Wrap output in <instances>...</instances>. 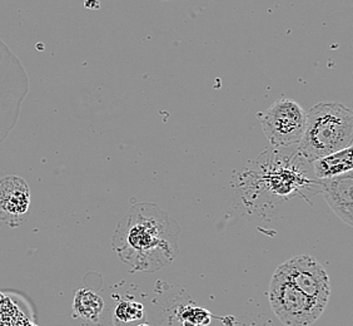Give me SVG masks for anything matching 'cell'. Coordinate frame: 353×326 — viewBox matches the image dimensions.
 I'll use <instances>...</instances> for the list:
<instances>
[{"label":"cell","instance_id":"1","mask_svg":"<svg viewBox=\"0 0 353 326\" xmlns=\"http://www.w3.org/2000/svg\"><path fill=\"white\" fill-rule=\"evenodd\" d=\"M181 226L170 213L150 202L133 204L112 238V247L133 271L156 272L173 264L179 252Z\"/></svg>","mask_w":353,"mask_h":326},{"label":"cell","instance_id":"2","mask_svg":"<svg viewBox=\"0 0 353 326\" xmlns=\"http://www.w3.org/2000/svg\"><path fill=\"white\" fill-rule=\"evenodd\" d=\"M353 112L337 102L319 103L306 112V124L297 146L307 162L351 147Z\"/></svg>","mask_w":353,"mask_h":326},{"label":"cell","instance_id":"3","mask_svg":"<svg viewBox=\"0 0 353 326\" xmlns=\"http://www.w3.org/2000/svg\"><path fill=\"white\" fill-rule=\"evenodd\" d=\"M29 93V77L21 59L0 39V143L19 121L21 104Z\"/></svg>","mask_w":353,"mask_h":326},{"label":"cell","instance_id":"4","mask_svg":"<svg viewBox=\"0 0 353 326\" xmlns=\"http://www.w3.org/2000/svg\"><path fill=\"white\" fill-rule=\"evenodd\" d=\"M268 300L273 313L285 326H311L326 310V305L307 296L277 271L272 275Z\"/></svg>","mask_w":353,"mask_h":326},{"label":"cell","instance_id":"5","mask_svg":"<svg viewBox=\"0 0 353 326\" xmlns=\"http://www.w3.org/2000/svg\"><path fill=\"white\" fill-rule=\"evenodd\" d=\"M262 131L272 147H297L305 131L306 111L287 97H281L259 115Z\"/></svg>","mask_w":353,"mask_h":326},{"label":"cell","instance_id":"6","mask_svg":"<svg viewBox=\"0 0 353 326\" xmlns=\"http://www.w3.org/2000/svg\"><path fill=\"white\" fill-rule=\"evenodd\" d=\"M276 271L307 296L317 300L323 305L328 304L331 296L330 278L323 266L313 256H293L279 265Z\"/></svg>","mask_w":353,"mask_h":326},{"label":"cell","instance_id":"7","mask_svg":"<svg viewBox=\"0 0 353 326\" xmlns=\"http://www.w3.org/2000/svg\"><path fill=\"white\" fill-rule=\"evenodd\" d=\"M319 190L341 221L353 226V171L328 180H321Z\"/></svg>","mask_w":353,"mask_h":326},{"label":"cell","instance_id":"8","mask_svg":"<svg viewBox=\"0 0 353 326\" xmlns=\"http://www.w3.org/2000/svg\"><path fill=\"white\" fill-rule=\"evenodd\" d=\"M30 204V191L26 180L6 176L0 180V210L10 215H24Z\"/></svg>","mask_w":353,"mask_h":326},{"label":"cell","instance_id":"9","mask_svg":"<svg viewBox=\"0 0 353 326\" xmlns=\"http://www.w3.org/2000/svg\"><path fill=\"white\" fill-rule=\"evenodd\" d=\"M311 166L317 181L348 173L353 171L352 146L328 156L321 157L311 162Z\"/></svg>","mask_w":353,"mask_h":326},{"label":"cell","instance_id":"10","mask_svg":"<svg viewBox=\"0 0 353 326\" xmlns=\"http://www.w3.org/2000/svg\"><path fill=\"white\" fill-rule=\"evenodd\" d=\"M104 309L102 298L88 289H81L75 292L73 300V313L75 318L98 321Z\"/></svg>","mask_w":353,"mask_h":326},{"label":"cell","instance_id":"11","mask_svg":"<svg viewBox=\"0 0 353 326\" xmlns=\"http://www.w3.org/2000/svg\"><path fill=\"white\" fill-rule=\"evenodd\" d=\"M145 320V309L136 301H122L117 305L113 314L116 326H137Z\"/></svg>","mask_w":353,"mask_h":326},{"label":"cell","instance_id":"12","mask_svg":"<svg viewBox=\"0 0 353 326\" xmlns=\"http://www.w3.org/2000/svg\"><path fill=\"white\" fill-rule=\"evenodd\" d=\"M137 326H150L147 323H142V324H138Z\"/></svg>","mask_w":353,"mask_h":326}]
</instances>
